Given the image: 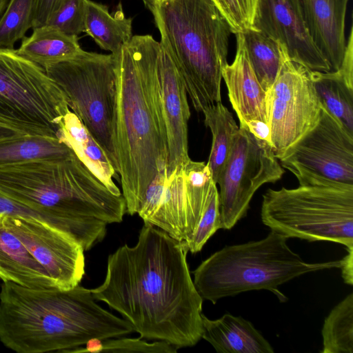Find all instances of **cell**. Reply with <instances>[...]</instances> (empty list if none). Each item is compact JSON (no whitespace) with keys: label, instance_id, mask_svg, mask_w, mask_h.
I'll return each instance as SVG.
<instances>
[{"label":"cell","instance_id":"1","mask_svg":"<svg viewBox=\"0 0 353 353\" xmlns=\"http://www.w3.org/2000/svg\"><path fill=\"white\" fill-rule=\"evenodd\" d=\"M184 241L144 223L135 245L108 258L105 279L91 292L128 321L140 338L192 347L203 334V298L188 265Z\"/></svg>","mask_w":353,"mask_h":353},{"label":"cell","instance_id":"2","mask_svg":"<svg viewBox=\"0 0 353 353\" xmlns=\"http://www.w3.org/2000/svg\"><path fill=\"white\" fill-rule=\"evenodd\" d=\"M160 42L132 36L116 59L114 145L126 212L137 214L145 190L167 163V142L158 97Z\"/></svg>","mask_w":353,"mask_h":353},{"label":"cell","instance_id":"3","mask_svg":"<svg viewBox=\"0 0 353 353\" xmlns=\"http://www.w3.org/2000/svg\"><path fill=\"white\" fill-rule=\"evenodd\" d=\"M132 332L128 321L102 308L91 290L79 284L70 289L1 285L0 341L16 352H63L93 338Z\"/></svg>","mask_w":353,"mask_h":353},{"label":"cell","instance_id":"4","mask_svg":"<svg viewBox=\"0 0 353 353\" xmlns=\"http://www.w3.org/2000/svg\"><path fill=\"white\" fill-rule=\"evenodd\" d=\"M0 192L62 221L84 252L126 213L123 194L112 192L76 154L1 166Z\"/></svg>","mask_w":353,"mask_h":353},{"label":"cell","instance_id":"5","mask_svg":"<svg viewBox=\"0 0 353 353\" xmlns=\"http://www.w3.org/2000/svg\"><path fill=\"white\" fill-rule=\"evenodd\" d=\"M151 12L194 109L203 112L221 102L232 31L212 0H166Z\"/></svg>","mask_w":353,"mask_h":353},{"label":"cell","instance_id":"6","mask_svg":"<svg viewBox=\"0 0 353 353\" xmlns=\"http://www.w3.org/2000/svg\"><path fill=\"white\" fill-rule=\"evenodd\" d=\"M288 237L271 230L263 239L227 245L203 261L193 272L203 299H219L251 290H267L281 302L288 298L278 287L306 273L340 268L341 259L307 263L287 244Z\"/></svg>","mask_w":353,"mask_h":353},{"label":"cell","instance_id":"7","mask_svg":"<svg viewBox=\"0 0 353 353\" xmlns=\"http://www.w3.org/2000/svg\"><path fill=\"white\" fill-rule=\"evenodd\" d=\"M261 219L288 238L332 241L353 250V185L268 189L263 195Z\"/></svg>","mask_w":353,"mask_h":353},{"label":"cell","instance_id":"8","mask_svg":"<svg viewBox=\"0 0 353 353\" xmlns=\"http://www.w3.org/2000/svg\"><path fill=\"white\" fill-rule=\"evenodd\" d=\"M69 110L63 92L42 67L17 50L0 48L1 125L24 134L59 139Z\"/></svg>","mask_w":353,"mask_h":353},{"label":"cell","instance_id":"9","mask_svg":"<svg viewBox=\"0 0 353 353\" xmlns=\"http://www.w3.org/2000/svg\"><path fill=\"white\" fill-rule=\"evenodd\" d=\"M43 69L62 90L70 110L99 144L117 172L114 56L83 50L73 58Z\"/></svg>","mask_w":353,"mask_h":353},{"label":"cell","instance_id":"10","mask_svg":"<svg viewBox=\"0 0 353 353\" xmlns=\"http://www.w3.org/2000/svg\"><path fill=\"white\" fill-rule=\"evenodd\" d=\"M279 160L299 185H353V134L323 106L316 124Z\"/></svg>","mask_w":353,"mask_h":353},{"label":"cell","instance_id":"11","mask_svg":"<svg viewBox=\"0 0 353 353\" xmlns=\"http://www.w3.org/2000/svg\"><path fill=\"white\" fill-rule=\"evenodd\" d=\"M284 172L270 142L239 126L217 183L221 229H232L247 215L256 190L265 183L278 181Z\"/></svg>","mask_w":353,"mask_h":353},{"label":"cell","instance_id":"12","mask_svg":"<svg viewBox=\"0 0 353 353\" xmlns=\"http://www.w3.org/2000/svg\"><path fill=\"white\" fill-rule=\"evenodd\" d=\"M271 93L270 144L275 157L280 159L316 124L322 105L310 70L290 60L283 48L281 65Z\"/></svg>","mask_w":353,"mask_h":353},{"label":"cell","instance_id":"13","mask_svg":"<svg viewBox=\"0 0 353 353\" xmlns=\"http://www.w3.org/2000/svg\"><path fill=\"white\" fill-rule=\"evenodd\" d=\"M7 222L57 288L70 289L81 283L84 250L75 240L38 220L7 215Z\"/></svg>","mask_w":353,"mask_h":353},{"label":"cell","instance_id":"14","mask_svg":"<svg viewBox=\"0 0 353 353\" xmlns=\"http://www.w3.org/2000/svg\"><path fill=\"white\" fill-rule=\"evenodd\" d=\"M251 28L279 43L292 61L312 71L330 72L307 32L298 0H257Z\"/></svg>","mask_w":353,"mask_h":353},{"label":"cell","instance_id":"15","mask_svg":"<svg viewBox=\"0 0 353 353\" xmlns=\"http://www.w3.org/2000/svg\"><path fill=\"white\" fill-rule=\"evenodd\" d=\"M158 97L167 142V174L190 160L188 121L190 109L182 76L161 46L157 57Z\"/></svg>","mask_w":353,"mask_h":353},{"label":"cell","instance_id":"16","mask_svg":"<svg viewBox=\"0 0 353 353\" xmlns=\"http://www.w3.org/2000/svg\"><path fill=\"white\" fill-rule=\"evenodd\" d=\"M236 37L234 59L222 69L230 103L239 118V126L244 127L252 120L270 124L272 93L261 86L253 70L242 32L236 34Z\"/></svg>","mask_w":353,"mask_h":353},{"label":"cell","instance_id":"17","mask_svg":"<svg viewBox=\"0 0 353 353\" xmlns=\"http://www.w3.org/2000/svg\"><path fill=\"white\" fill-rule=\"evenodd\" d=\"M307 32L327 62L330 72L339 70L346 41L345 14L348 0H298Z\"/></svg>","mask_w":353,"mask_h":353},{"label":"cell","instance_id":"18","mask_svg":"<svg viewBox=\"0 0 353 353\" xmlns=\"http://www.w3.org/2000/svg\"><path fill=\"white\" fill-rule=\"evenodd\" d=\"M0 279L32 288H57L0 214Z\"/></svg>","mask_w":353,"mask_h":353},{"label":"cell","instance_id":"19","mask_svg":"<svg viewBox=\"0 0 353 353\" xmlns=\"http://www.w3.org/2000/svg\"><path fill=\"white\" fill-rule=\"evenodd\" d=\"M202 339L219 353H274L270 343L253 324L226 313L211 320L202 314Z\"/></svg>","mask_w":353,"mask_h":353},{"label":"cell","instance_id":"20","mask_svg":"<svg viewBox=\"0 0 353 353\" xmlns=\"http://www.w3.org/2000/svg\"><path fill=\"white\" fill-rule=\"evenodd\" d=\"M58 138L73 150L79 159L112 192L122 194L113 181L114 178L119 176L106 154L70 110L62 119Z\"/></svg>","mask_w":353,"mask_h":353},{"label":"cell","instance_id":"21","mask_svg":"<svg viewBox=\"0 0 353 353\" xmlns=\"http://www.w3.org/2000/svg\"><path fill=\"white\" fill-rule=\"evenodd\" d=\"M132 18L125 17L121 4L114 12L101 3L85 0L84 32L103 50L118 55L132 37Z\"/></svg>","mask_w":353,"mask_h":353},{"label":"cell","instance_id":"22","mask_svg":"<svg viewBox=\"0 0 353 353\" xmlns=\"http://www.w3.org/2000/svg\"><path fill=\"white\" fill-rule=\"evenodd\" d=\"M32 29V34L22 39L17 52L43 68L73 58L83 50L78 36L67 34L48 25Z\"/></svg>","mask_w":353,"mask_h":353},{"label":"cell","instance_id":"23","mask_svg":"<svg viewBox=\"0 0 353 353\" xmlns=\"http://www.w3.org/2000/svg\"><path fill=\"white\" fill-rule=\"evenodd\" d=\"M73 150L57 138L20 134L0 139V167L43 159L67 158Z\"/></svg>","mask_w":353,"mask_h":353},{"label":"cell","instance_id":"24","mask_svg":"<svg viewBox=\"0 0 353 353\" xmlns=\"http://www.w3.org/2000/svg\"><path fill=\"white\" fill-rule=\"evenodd\" d=\"M310 74L322 106L353 134V83L340 70Z\"/></svg>","mask_w":353,"mask_h":353},{"label":"cell","instance_id":"25","mask_svg":"<svg viewBox=\"0 0 353 353\" xmlns=\"http://www.w3.org/2000/svg\"><path fill=\"white\" fill-rule=\"evenodd\" d=\"M203 114L204 124L209 128L212 136L207 165L214 183L217 185L230 157L239 126L221 101L205 109Z\"/></svg>","mask_w":353,"mask_h":353},{"label":"cell","instance_id":"26","mask_svg":"<svg viewBox=\"0 0 353 353\" xmlns=\"http://www.w3.org/2000/svg\"><path fill=\"white\" fill-rule=\"evenodd\" d=\"M248 58L261 86L271 92L283 59L281 45L252 28L243 32Z\"/></svg>","mask_w":353,"mask_h":353},{"label":"cell","instance_id":"27","mask_svg":"<svg viewBox=\"0 0 353 353\" xmlns=\"http://www.w3.org/2000/svg\"><path fill=\"white\" fill-rule=\"evenodd\" d=\"M321 353H353V293L337 304L324 320Z\"/></svg>","mask_w":353,"mask_h":353},{"label":"cell","instance_id":"28","mask_svg":"<svg viewBox=\"0 0 353 353\" xmlns=\"http://www.w3.org/2000/svg\"><path fill=\"white\" fill-rule=\"evenodd\" d=\"M37 0H10L0 19V48L14 49L33 28Z\"/></svg>","mask_w":353,"mask_h":353},{"label":"cell","instance_id":"29","mask_svg":"<svg viewBox=\"0 0 353 353\" xmlns=\"http://www.w3.org/2000/svg\"><path fill=\"white\" fill-rule=\"evenodd\" d=\"M88 352H145V353H176L178 348L174 345L159 341L148 343L141 338L112 337L106 339L93 338L85 345Z\"/></svg>","mask_w":353,"mask_h":353},{"label":"cell","instance_id":"30","mask_svg":"<svg viewBox=\"0 0 353 353\" xmlns=\"http://www.w3.org/2000/svg\"><path fill=\"white\" fill-rule=\"evenodd\" d=\"M221 228L219 192L216 184L212 185L208 204L192 237L185 242L191 253L200 252L208 240Z\"/></svg>","mask_w":353,"mask_h":353},{"label":"cell","instance_id":"31","mask_svg":"<svg viewBox=\"0 0 353 353\" xmlns=\"http://www.w3.org/2000/svg\"><path fill=\"white\" fill-rule=\"evenodd\" d=\"M85 0H63L46 25L69 35L84 32Z\"/></svg>","mask_w":353,"mask_h":353},{"label":"cell","instance_id":"32","mask_svg":"<svg viewBox=\"0 0 353 353\" xmlns=\"http://www.w3.org/2000/svg\"><path fill=\"white\" fill-rule=\"evenodd\" d=\"M0 214L38 220L52 225L70 237L68 227L59 219L30 208L0 192Z\"/></svg>","mask_w":353,"mask_h":353},{"label":"cell","instance_id":"33","mask_svg":"<svg viewBox=\"0 0 353 353\" xmlns=\"http://www.w3.org/2000/svg\"><path fill=\"white\" fill-rule=\"evenodd\" d=\"M228 23L232 33L243 32L248 28L237 0H212Z\"/></svg>","mask_w":353,"mask_h":353},{"label":"cell","instance_id":"34","mask_svg":"<svg viewBox=\"0 0 353 353\" xmlns=\"http://www.w3.org/2000/svg\"><path fill=\"white\" fill-rule=\"evenodd\" d=\"M63 0H37L33 28L44 26Z\"/></svg>","mask_w":353,"mask_h":353},{"label":"cell","instance_id":"35","mask_svg":"<svg viewBox=\"0 0 353 353\" xmlns=\"http://www.w3.org/2000/svg\"><path fill=\"white\" fill-rule=\"evenodd\" d=\"M243 128L249 130L256 137L267 141L270 143V128L265 122L252 120L246 123Z\"/></svg>","mask_w":353,"mask_h":353},{"label":"cell","instance_id":"36","mask_svg":"<svg viewBox=\"0 0 353 353\" xmlns=\"http://www.w3.org/2000/svg\"><path fill=\"white\" fill-rule=\"evenodd\" d=\"M243 13L248 28H251L254 21L257 0H237Z\"/></svg>","mask_w":353,"mask_h":353},{"label":"cell","instance_id":"37","mask_svg":"<svg viewBox=\"0 0 353 353\" xmlns=\"http://www.w3.org/2000/svg\"><path fill=\"white\" fill-rule=\"evenodd\" d=\"M353 250L347 251V254L341 259V274L343 281L349 285L353 284Z\"/></svg>","mask_w":353,"mask_h":353},{"label":"cell","instance_id":"38","mask_svg":"<svg viewBox=\"0 0 353 353\" xmlns=\"http://www.w3.org/2000/svg\"><path fill=\"white\" fill-rule=\"evenodd\" d=\"M22 134L12 128L0 125V139L16 137Z\"/></svg>","mask_w":353,"mask_h":353},{"label":"cell","instance_id":"39","mask_svg":"<svg viewBox=\"0 0 353 353\" xmlns=\"http://www.w3.org/2000/svg\"><path fill=\"white\" fill-rule=\"evenodd\" d=\"M145 6L151 12L159 3L166 0H142Z\"/></svg>","mask_w":353,"mask_h":353},{"label":"cell","instance_id":"40","mask_svg":"<svg viewBox=\"0 0 353 353\" xmlns=\"http://www.w3.org/2000/svg\"><path fill=\"white\" fill-rule=\"evenodd\" d=\"M10 0H0V19L3 14Z\"/></svg>","mask_w":353,"mask_h":353}]
</instances>
